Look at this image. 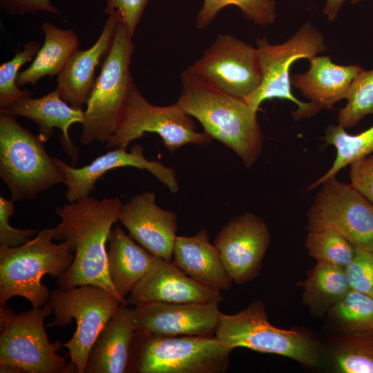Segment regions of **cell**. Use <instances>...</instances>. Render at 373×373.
<instances>
[{
  "instance_id": "cell-16",
  "label": "cell",
  "mask_w": 373,
  "mask_h": 373,
  "mask_svg": "<svg viewBox=\"0 0 373 373\" xmlns=\"http://www.w3.org/2000/svg\"><path fill=\"white\" fill-rule=\"evenodd\" d=\"M220 313L214 303H151L133 308V323L139 332L213 336Z\"/></svg>"
},
{
  "instance_id": "cell-35",
  "label": "cell",
  "mask_w": 373,
  "mask_h": 373,
  "mask_svg": "<svg viewBox=\"0 0 373 373\" xmlns=\"http://www.w3.org/2000/svg\"><path fill=\"white\" fill-rule=\"evenodd\" d=\"M15 213V202L0 196V245L8 247L20 246L38 233L37 229H20L12 227L10 217Z\"/></svg>"
},
{
  "instance_id": "cell-34",
  "label": "cell",
  "mask_w": 373,
  "mask_h": 373,
  "mask_svg": "<svg viewBox=\"0 0 373 373\" xmlns=\"http://www.w3.org/2000/svg\"><path fill=\"white\" fill-rule=\"evenodd\" d=\"M345 269L350 289L373 298V251L356 249Z\"/></svg>"
},
{
  "instance_id": "cell-22",
  "label": "cell",
  "mask_w": 373,
  "mask_h": 373,
  "mask_svg": "<svg viewBox=\"0 0 373 373\" xmlns=\"http://www.w3.org/2000/svg\"><path fill=\"white\" fill-rule=\"evenodd\" d=\"M173 262L198 283L218 291L229 290L232 280L228 274L217 247L209 242L207 230L191 236H177Z\"/></svg>"
},
{
  "instance_id": "cell-39",
  "label": "cell",
  "mask_w": 373,
  "mask_h": 373,
  "mask_svg": "<svg viewBox=\"0 0 373 373\" xmlns=\"http://www.w3.org/2000/svg\"><path fill=\"white\" fill-rule=\"evenodd\" d=\"M346 0H326L323 12L327 16L329 21L337 18L338 11Z\"/></svg>"
},
{
  "instance_id": "cell-38",
  "label": "cell",
  "mask_w": 373,
  "mask_h": 373,
  "mask_svg": "<svg viewBox=\"0 0 373 373\" xmlns=\"http://www.w3.org/2000/svg\"><path fill=\"white\" fill-rule=\"evenodd\" d=\"M0 7L8 15L12 16H23L38 12L59 15L58 8L50 0H0Z\"/></svg>"
},
{
  "instance_id": "cell-31",
  "label": "cell",
  "mask_w": 373,
  "mask_h": 373,
  "mask_svg": "<svg viewBox=\"0 0 373 373\" xmlns=\"http://www.w3.org/2000/svg\"><path fill=\"white\" fill-rule=\"evenodd\" d=\"M305 246L317 262L345 268L352 261L356 248L339 232L332 229L309 231Z\"/></svg>"
},
{
  "instance_id": "cell-33",
  "label": "cell",
  "mask_w": 373,
  "mask_h": 373,
  "mask_svg": "<svg viewBox=\"0 0 373 373\" xmlns=\"http://www.w3.org/2000/svg\"><path fill=\"white\" fill-rule=\"evenodd\" d=\"M36 41L28 42L21 51L0 66V111H5L19 99L32 97L29 90H21L17 84L20 68L32 60L41 48Z\"/></svg>"
},
{
  "instance_id": "cell-10",
  "label": "cell",
  "mask_w": 373,
  "mask_h": 373,
  "mask_svg": "<svg viewBox=\"0 0 373 373\" xmlns=\"http://www.w3.org/2000/svg\"><path fill=\"white\" fill-rule=\"evenodd\" d=\"M55 315L49 326L66 327L75 320L72 338L63 343L69 352L73 372L84 373L90 350L99 333L122 304L107 289L83 285L52 291L48 302Z\"/></svg>"
},
{
  "instance_id": "cell-9",
  "label": "cell",
  "mask_w": 373,
  "mask_h": 373,
  "mask_svg": "<svg viewBox=\"0 0 373 373\" xmlns=\"http://www.w3.org/2000/svg\"><path fill=\"white\" fill-rule=\"evenodd\" d=\"M262 79L260 86L243 100L255 112L262 102L274 98L289 99L298 106L291 112L294 120L309 117L318 113L309 102L298 99L291 93L289 69L300 59H310L326 50L322 33L310 22L303 25L287 41L270 44L265 37L256 41Z\"/></svg>"
},
{
  "instance_id": "cell-19",
  "label": "cell",
  "mask_w": 373,
  "mask_h": 373,
  "mask_svg": "<svg viewBox=\"0 0 373 373\" xmlns=\"http://www.w3.org/2000/svg\"><path fill=\"white\" fill-rule=\"evenodd\" d=\"M117 10L108 15L95 44L86 50L77 49L58 75L56 89L71 106L83 109L95 83V70L107 55L120 21Z\"/></svg>"
},
{
  "instance_id": "cell-21",
  "label": "cell",
  "mask_w": 373,
  "mask_h": 373,
  "mask_svg": "<svg viewBox=\"0 0 373 373\" xmlns=\"http://www.w3.org/2000/svg\"><path fill=\"white\" fill-rule=\"evenodd\" d=\"M309 61V70L292 74L290 82L318 112L331 109L339 100L346 98L354 78L363 69L357 64H336L329 56L316 55Z\"/></svg>"
},
{
  "instance_id": "cell-2",
  "label": "cell",
  "mask_w": 373,
  "mask_h": 373,
  "mask_svg": "<svg viewBox=\"0 0 373 373\" xmlns=\"http://www.w3.org/2000/svg\"><path fill=\"white\" fill-rule=\"evenodd\" d=\"M180 80L179 106L195 118L213 140L235 152L246 167L252 166L264 143L257 112L243 99L207 84L187 68L181 73Z\"/></svg>"
},
{
  "instance_id": "cell-3",
  "label": "cell",
  "mask_w": 373,
  "mask_h": 373,
  "mask_svg": "<svg viewBox=\"0 0 373 373\" xmlns=\"http://www.w3.org/2000/svg\"><path fill=\"white\" fill-rule=\"evenodd\" d=\"M53 240L54 229L47 227L20 246L0 245V307L17 296L29 300L33 308L48 302L50 293L42 278L61 276L75 257L69 243Z\"/></svg>"
},
{
  "instance_id": "cell-28",
  "label": "cell",
  "mask_w": 373,
  "mask_h": 373,
  "mask_svg": "<svg viewBox=\"0 0 373 373\" xmlns=\"http://www.w3.org/2000/svg\"><path fill=\"white\" fill-rule=\"evenodd\" d=\"M347 334H373V298L350 289L331 309Z\"/></svg>"
},
{
  "instance_id": "cell-5",
  "label": "cell",
  "mask_w": 373,
  "mask_h": 373,
  "mask_svg": "<svg viewBox=\"0 0 373 373\" xmlns=\"http://www.w3.org/2000/svg\"><path fill=\"white\" fill-rule=\"evenodd\" d=\"M0 177L15 202L33 199L66 177L44 142L6 111H0Z\"/></svg>"
},
{
  "instance_id": "cell-20",
  "label": "cell",
  "mask_w": 373,
  "mask_h": 373,
  "mask_svg": "<svg viewBox=\"0 0 373 373\" xmlns=\"http://www.w3.org/2000/svg\"><path fill=\"white\" fill-rule=\"evenodd\" d=\"M5 111L14 117H24L36 123L39 127V136L44 142L52 136L55 128H59L63 149L71 157L73 162H77L79 150L68 132L73 124H82L84 111L65 102L57 89L41 97L19 99Z\"/></svg>"
},
{
  "instance_id": "cell-25",
  "label": "cell",
  "mask_w": 373,
  "mask_h": 373,
  "mask_svg": "<svg viewBox=\"0 0 373 373\" xmlns=\"http://www.w3.org/2000/svg\"><path fill=\"white\" fill-rule=\"evenodd\" d=\"M41 29L45 35L44 44L30 65L19 73V86L35 85L46 75H58L73 52L78 49L79 39L73 30L61 29L49 22H44Z\"/></svg>"
},
{
  "instance_id": "cell-32",
  "label": "cell",
  "mask_w": 373,
  "mask_h": 373,
  "mask_svg": "<svg viewBox=\"0 0 373 373\" xmlns=\"http://www.w3.org/2000/svg\"><path fill=\"white\" fill-rule=\"evenodd\" d=\"M347 102L338 114V125L344 128L354 126L365 116L373 114V69H362L354 78Z\"/></svg>"
},
{
  "instance_id": "cell-11",
  "label": "cell",
  "mask_w": 373,
  "mask_h": 373,
  "mask_svg": "<svg viewBox=\"0 0 373 373\" xmlns=\"http://www.w3.org/2000/svg\"><path fill=\"white\" fill-rule=\"evenodd\" d=\"M192 117L175 102L160 106L151 104L134 82L118 127L106 144L108 149L125 148L146 133H157L166 149L173 153L186 144L204 146L213 139L195 131Z\"/></svg>"
},
{
  "instance_id": "cell-18",
  "label": "cell",
  "mask_w": 373,
  "mask_h": 373,
  "mask_svg": "<svg viewBox=\"0 0 373 373\" xmlns=\"http://www.w3.org/2000/svg\"><path fill=\"white\" fill-rule=\"evenodd\" d=\"M135 307L151 303H220V291L202 285L188 276L173 261L155 257L149 271L126 299Z\"/></svg>"
},
{
  "instance_id": "cell-37",
  "label": "cell",
  "mask_w": 373,
  "mask_h": 373,
  "mask_svg": "<svg viewBox=\"0 0 373 373\" xmlns=\"http://www.w3.org/2000/svg\"><path fill=\"white\" fill-rule=\"evenodd\" d=\"M350 165L351 186L373 204V153Z\"/></svg>"
},
{
  "instance_id": "cell-4",
  "label": "cell",
  "mask_w": 373,
  "mask_h": 373,
  "mask_svg": "<svg viewBox=\"0 0 373 373\" xmlns=\"http://www.w3.org/2000/svg\"><path fill=\"white\" fill-rule=\"evenodd\" d=\"M232 350L213 336L135 332L126 372L224 373Z\"/></svg>"
},
{
  "instance_id": "cell-8",
  "label": "cell",
  "mask_w": 373,
  "mask_h": 373,
  "mask_svg": "<svg viewBox=\"0 0 373 373\" xmlns=\"http://www.w3.org/2000/svg\"><path fill=\"white\" fill-rule=\"evenodd\" d=\"M215 336L232 350L246 347L278 354L307 366H316L320 361V349L314 339L303 331L272 325L260 300L235 314L221 312Z\"/></svg>"
},
{
  "instance_id": "cell-12",
  "label": "cell",
  "mask_w": 373,
  "mask_h": 373,
  "mask_svg": "<svg viewBox=\"0 0 373 373\" xmlns=\"http://www.w3.org/2000/svg\"><path fill=\"white\" fill-rule=\"evenodd\" d=\"M322 184L307 212V230L332 229L356 249L373 251V204L336 176Z\"/></svg>"
},
{
  "instance_id": "cell-26",
  "label": "cell",
  "mask_w": 373,
  "mask_h": 373,
  "mask_svg": "<svg viewBox=\"0 0 373 373\" xmlns=\"http://www.w3.org/2000/svg\"><path fill=\"white\" fill-rule=\"evenodd\" d=\"M302 285L303 301L318 313L330 309L351 289L345 268L323 262H317Z\"/></svg>"
},
{
  "instance_id": "cell-13",
  "label": "cell",
  "mask_w": 373,
  "mask_h": 373,
  "mask_svg": "<svg viewBox=\"0 0 373 373\" xmlns=\"http://www.w3.org/2000/svg\"><path fill=\"white\" fill-rule=\"evenodd\" d=\"M187 69L200 79L244 99L260 86L262 73L257 48L230 34H220Z\"/></svg>"
},
{
  "instance_id": "cell-24",
  "label": "cell",
  "mask_w": 373,
  "mask_h": 373,
  "mask_svg": "<svg viewBox=\"0 0 373 373\" xmlns=\"http://www.w3.org/2000/svg\"><path fill=\"white\" fill-rule=\"evenodd\" d=\"M155 256L115 225L107 244V264L111 280L121 296L131 292L137 283L149 271Z\"/></svg>"
},
{
  "instance_id": "cell-36",
  "label": "cell",
  "mask_w": 373,
  "mask_h": 373,
  "mask_svg": "<svg viewBox=\"0 0 373 373\" xmlns=\"http://www.w3.org/2000/svg\"><path fill=\"white\" fill-rule=\"evenodd\" d=\"M149 0H105L104 12L117 10L128 35L133 37Z\"/></svg>"
},
{
  "instance_id": "cell-15",
  "label": "cell",
  "mask_w": 373,
  "mask_h": 373,
  "mask_svg": "<svg viewBox=\"0 0 373 373\" xmlns=\"http://www.w3.org/2000/svg\"><path fill=\"white\" fill-rule=\"evenodd\" d=\"M55 160L66 175V199L70 203L88 197L96 182L108 171L126 166L149 171L172 193L178 190L174 169L166 166L160 161L147 160L143 148L137 144H133L129 151L125 148L111 149L80 168L70 166L59 158Z\"/></svg>"
},
{
  "instance_id": "cell-17",
  "label": "cell",
  "mask_w": 373,
  "mask_h": 373,
  "mask_svg": "<svg viewBox=\"0 0 373 373\" xmlns=\"http://www.w3.org/2000/svg\"><path fill=\"white\" fill-rule=\"evenodd\" d=\"M177 214L155 203V193L143 191L122 204L119 221L129 236L155 257L173 260Z\"/></svg>"
},
{
  "instance_id": "cell-14",
  "label": "cell",
  "mask_w": 373,
  "mask_h": 373,
  "mask_svg": "<svg viewBox=\"0 0 373 373\" xmlns=\"http://www.w3.org/2000/svg\"><path fill=\"white\" fill-rule=\"evenodd\" d=\"M213 243L232 281L242 285L258 275L270 245V232L261 218L245 213L223 225Z\"/></svg>"
},
{
  "instance_id": "cell-1",
  "label": "cell",
  "mask_w": 373,
  "mask_h": 373,
  "mask_svg": "<svg viewBox=\"0 0 373 373\" xmlns=\"http://www.w3.org/2000/svg\"><path fill=\"white\" fill-rule=\"evenodd\" d=\"M122 205L118 198L88 196L55 208L61 221L53 228L54 240L69 243L75 254L69 268L57 278L59 288L96 285L113 294L122 304L129 305L114 287L107 264L108 240L119 221Z\"/></svg>"
},
{
  "instance_id": "cell-7",
  "label": "cell",
  "mask_w": 373,
  "mask_h": 373,
  "mask_svg": "<svg viewBox=\"0 0 373 373\" xmlns=\"http://www.w3.org/2000/svg\"><path fill=\"white\" fill-rule=\"evenodd\" d=\"M52 313L48 303L16 314L6 305L0 307V372H73L66 356L57 351L63 343H51L44 319Z\"/></svg>"
},
{
  "instance_id": "cell-23",
  "label": "cell",
  "mask_w": 373,
  "mask_h": 373,
  "mask_svg": "<svg viewBox=\"0 0 373 373\" xmlns=\"http://www.w3.org/2000/svg\"><path fill=\"white\" fill-rule=\"evenodd\" d=\"M133 310L121 304L99 333L88 355L84 373H125L135 333Z\"/></svg>"
},
{
  "instance_id": "cell-6",
  "label": "cell",
  "mask_w": 373,
  "mask_h": 373,
  "mask_svg": "<svg viewBox=\"0 0 373 373\" xmlns=\"http://www.w3.org/2000/svg\"><path fill=\"white\" fill-rule=\"evenodd\" d=\"M135 46L122 19L86 102L80 142L107 143L116 131L133 79L131 63Z\"/></svg>"
},
{
  "instance_id": "cell-40",
  "label": "cell",
  "mask_w": 373,
  "mask_h": 373,
  "mask_svg": "<svg viewBox=\"0 0 373 373\" xmlns=\"http://www.w3.org/2000/svg\"><path fill=\"white\" fill-rule=\"evenodd\" d=\"M363 1V0H352L351 2H352V3H356L360 2V1Z\"/></svg>"
},
{
  "instance_id": "cell-30",
  "label": "cell",
  "mask_w": 373,
  "mask_h": 373,
  "mask_svg": "<svg viewBox=\"0 0 373 373\" xmlns=\"http://www.w3.org/2000/svg\"><path fill=\"white\" fill-rule=\"evenodd\" d=\"M336 370L343 373H373V334H347L332 352Z\"/></svg>"
},
{
  "instance_id": "cell-29",
  "label": "cell",
  "mask_w": 373,
  "mask_h": 373,
  "mask_svg": "<svg viewBox=\"0 0 373 373\" xmlns=\"http://www.w3.org/2000/svg\"><path fill=\"white\" fill-rule=\"evenodd\" d=\"M229 5L236 6L246 19L262 27L273 23L276 18L275 0H203L197 14L196 28L209 26L218 13Z\"/></svg>"
},
{
  "instance_id": "cell-27",
  "label": "cell",
  "mask_w": 373,
  "mask_h": 373,
  "mask_svg": "<svg viewBox=\"0 0 373 373\" xmlns=\"http://www.w3.org/2000/svg\"><path fill=\"white\" fill-rule=\"evenodd\" d=\"M345 129L340 125L330 124L327 127L323 140L327 144L335 146L336 156L327 172L307 190L314 189L352 162L373 153V125L357 135H350Z\"/></svg>"
}]
</instances>
